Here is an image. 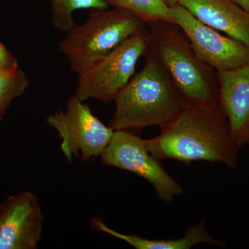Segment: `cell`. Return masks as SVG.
Segmentation results:
<instances>
[{"label":"cell","instance_id":"9a60e30c","mask_svg":"<svg viewBox=\"0 0 249 249\" xmlns=\"http://www.w3.org/2000/svg\"><path fill=\"white\" fill-rule=\"evenodd\" d=\"M28 86L29 80L19 67L0 69V121L13 100L22 96Z\"/></svg>","mask_w":249,"mask_h":249},{"label":"cell","instance_id":"2e32d148","mask_svg":"<svg viewBox=\"0 0 249 249\" xmlns=\"http://www.w3.org/2000/svg\"><path fill=\"white\" fill-rule=\"evenodd\" d=\"M18 67L16 57L0 42V69H14Z\"/></svg>","mask_w":249,"mask_h":249},{"label":"cell","instance_id":"ac0fdd59","mask_svg":"<svg viewBox=\"0 0 249 249\" xmlns=\"http://www.w3.org/2000/svg\"><path fill=\"white\" fill-rule=\"evenodd\" d=\"M181 1V0H163V2H164L170 9L174 7V6H177V5L179 4Z\"/></svg>","mask_w":249,"mask_h":249},{"label":"cell","instance_id":"30bf717a","mask_svg":"<svg viewBox=\"0 0 249 249\" xmlns=\"http://www.w3.org/2000/svg\"><path fill=\"white\" fill-rule=\"evenodd\" d=\"M219 105L239 150L249 145V62L240 68L217 71Z\"/></svg>","mask_w":249,"mask_h":249},{"label":"cell","instance_id":"52a82bcc","mask_svg":"<svg viewBox=\"0 0 249 249\" xmlns=\"http://www.w3.org/2000/svg\"><path fill=\"white\" fill-rule=\"evenodd\" d=\"M103 164L115 167L138 175L150 183L162 201L170 203L183 193L182 187L150 153L144 139L138 134L115 131L109 145L101 156Z\"/></svg>","mask_w":249,"mask_h":249},{"label":"cell","instance_id":"ba28073f","mask_svg":"<svg viewBox=\"0 0 249 249\" xmlns=\"http://www.w3.org/2000/svg\"><path fill=\"white\" fill-rule=\"evenodd\" d=\"M174 22L182 30L196 53L217 71L240 68L249 62V49L201 22L181 5L171 8Z\"/></svg>","mask_w":249,"mask_h":249},{"label":"cell","instance_id":"5bb4252c","mask_svg":"<svg viewBox=\"0 0 249 249\" xmlns=\"http://www.w3.org/2000/svg\"><path fill=\"white\" fill-rule=\"evenodd\" d=\"M52 10V22L57 30L69 33L76 26L73 14L76 10L106 9L103 0H49Z\"/></svg>","mask_w":249,"mask_h":249},{"label":"cell","instance_id":"6da1fadb","mask_svg":"<svg viewBox=\"0 0 249 249\" xmlns=\"http://www.w3.org/2000/svg\"><path fill=\"white\" fill-rule=\"evenodd\" d=\"M159 160H173L221 163L229 169L238 165L239 149L232 141L229 123L220 106L209 109L186 106L157 137L144 139Z\"/></svg>","mask_w":249,"mask_h":249},{"label":"cell","instance_id":"9c48e42d","mask_svg":"<svg viewBox=\"0 0 249 249\" xmlns=\"http://www.w3.org/2000/svg\"><path fill=\"white\" fill-rule=\"evenodd\" d=\"M43 214L37 196L19 192L0 203V249H36L38 247Z\"/></svg>","mask_w":249,"mask_h":249},{"label":"cell","instance_id":"8fae6325","mask_svg":"<svg viewBox=\"0 0 249 249\" xmlns=\"http://www.w3.org/2000/svg\"><path fill=\"white\" fill-rule=\"evenodd\" d=\"M195 17L249 49V13L231 0H181Z\"/></svg>","mask_w":249,"mask_h":249},{"label":"cell","instance_id":"e0dca14e","mask_svg":"<svg viewBox=\"0 0 249 249\" xmlns=\"http://www.w3.org/2000/svg\"><path fill=\"white\" fill-rule=\"evenodd\" d=\"M249 13V0H231Z\"/></svg>","mask_w":249,"mask_h":249},{"label":"cell","instance_id":"277c9868","mask_svg":"<svg viewBox=\"0 0 249 249\" xmlns=\"http://www.w3.org/2000/svg\"><path fill=\"white\" fill-rule=\"evenodd\" d=\"M146 29L147 23L129 11L113 8L91 9L83 24H76L67 33L59 49L78 75Z\"/></svg>","mask_w":249,"mask_h":249},{"label":"cell","instance_id":"4fadbf2b","mask_svg":"<svg viewBox=\"0 0 249 249\" xmlns=\"http://www.w3.org/2000/svg\"><path fill=\"white\" fill-rule=\"evenodd\" d=\"M108 7L137 15L147 24L157 21L174 22L171 9L163 0H103Z\"/></svg>","mask_w":249,"mask_h":249},{"label":"cell","instance_id":"8992f818","mask_svg":"<svg viewBox=\"0 0 249 249\" xmlns=\"http://www.w3.org/2000/svg\"><path fill=\"white\" fill-rule=\"evenodd\" d=\"M47 122L62 139L60 148L69 163L79 153L83 161L101 156L115 132L76 94L69 98L66 110L55 111L48 116Z\"/></svg>","mask_w":249,"mask_h":249},{"label":"cell","instance_id":"7a4b0ae2","mask_svg":"<svg viewBox=\"0 0 249 249\" xmlns=\"http://www.w3.org/2000/svg\"><path fill=\"white\" fill-rule=\"evenodd\" d=\"M145 63L114 98L115 111L109 126L138 134L147 127L160 128L188 105L169 75L156 59L145 54Z\"/></svg>","mask_w":249,"mask_h":249},{"label":"cell","instance_id":"3957f363","mask_svg":"<svg viewBox=\"0 0 249 249\" xmlns=\"http://www.w3.org/2000/svg\"><path fill=\"white\" fill-rule=\"evenodd\" d=\"M147 26L145 54L161 65L186 104L204 109L219 106L217 71L198 56L182 30L165 21Z\"/></svg>","mask_w":249,"mask_h":249},{"label":"cell","instance_id":"7c38bea8","mask_svg":"<svg viewBox=\"0 0 249 249\" xmlns=\"http://www.w3.org/2000/svg\"><path fill=\"white\" fill-rule=\"evenodd\" d=\"M92 226L96 230L124 240L137 249H189L198 244H208L214 247H227V244L214 238L206 229V219L196 225L188 228L184 236L178 240H148L140 236L125 235L108 227L100 219L92 220Z\"/></svg>","mask_w":249,"mask_h":249},{"label":"cell","instance_id":"5b68a950","mask_svg":"<svg viewBox=\"0 0 249 249\" xmlns=\"http://www.w3.org/2000/svg\"><path fill=\"white\" fill-rule=\"evenodd\" d=\"M148 26L101 59L89 70L78 74L76 96L82 101L95 99L114 101L135 73L136 65L147 48Z\"/></svg>","mask_w":249,"mask_h":249}]
</instances>
